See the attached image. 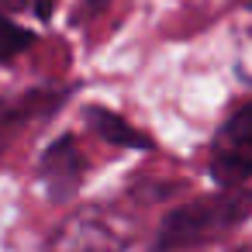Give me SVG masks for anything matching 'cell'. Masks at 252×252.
Here are the masks:
<instances>
[{"mask_svg": "<svg viewBox=\"0 0 252 252\" xmlns=\"http://www.w3.org/2000/svg\"><path fill=\"white\" fill-rule=\"evenodd\" d=\"M100 4H107V0H87V7H83V18L97 14V11H100Z\"/></svg>", "mask_w": 252, "mask_h": 252, "instance_id": "obj_8", "label": "cell"}, {"mask_svg": "<svg viewBox=\"0 0 252 252\" xmlns=\"http://www.w3.org/2000/svg\"><path fill=\"white\" fill-rule=\"evenodd\" d=\"M83 121H87V128H90L94 135H100V138L111 142V145H121V149H142V152L152 149V138H149L145 131H138L131 121H125V118H121L118 111H111V107L94 104V107L83 111Z\"/></svg>", "mask_w": 252, "mask_h": 252, "instance_id": "obj_6", "label": "cell"}, {"mask_svg": "<svg viewBox=\"0 0 252 252\" xmlns=\"http://www.w3.org/2000/svg\"><path fill=\"white\" fill-rule=\"evenodd\" d=\"M231 252H252V242H245V245H238V249H231Z\"/></svg>", "mask_w": 252, "mask_h": 252, "instance_id": "obj_9", "label": "cell"}, {"mask_svg": "<svg viewBox=\"0 0 252 252\" xmlns=\"http://www.w3.org/2000/svg\"><path fill=\"white\" fill-rule=\"evenodd\" d=\"M131 221L104 204L69 211L42 242V252H128Z\"/></svg>", "mask_w": 252, "mask_h": 252, "instance_id": "obj_2", "label": "cell"}, {"mask_svg": "<svg viewBox=\"0 0 252 252\" xmlns=\"http://www.w3.org/2000/svg\"><path fill=\"white\" fill-rule=\"evenodd\" d=\"M207 173L218 187H245L252 180V100L238 104L211 135Z\"/></svg>", "mask_w": 252, "mask_h": 252, "instance_id": "obj_3", "label": "cell"}, {"mask_svg": "<svg viewBox=\"0 0 252 252\" xmlns=\"http://www.w3.org/2000/svg\"><path fill=\"white\" fill-rule=\"evenodd\" d=\"M32 45H35V32L18 25V21H11L4 11H0V63H14Z\"/></svg>", "mask_w": 252, "mask_h": 252, "instance_id": "obj_7", "label": "cell"}, {"mask_svg": "<svg viewBox=\"0 0 252 252\" xmlns=\"http://www.w3.org/2000/svg\"><path fill=\"white\" fill-rule=\"evenodd\" d=\"M63 100H66V90H49V87L25 90L14 97H0V152H4V145L21 128H28L38 118H49Z\"/></svg>", "mask_w": 252, "mask_h": 252, "instance_id": "obj_5", "label": "cell"}, {"mask_svg": "<svg viewBox=\"0 0 252 252\" xmlns=\"http://www.w3.org/2000/svg\"><path fill=\"white\" fill-rule=\"evenodd\" d=\"M38 187L52 204H66L80 193L83 176H87V156L76 142V135H59L49 142V149L38 159Z\"/></svg>", "mask_w": 252, "mask_h": 252, "instance_id": "obj_4", "label": "cell"}, {"mask_svg": "<svg viewBox=\"0 0 252 252\" xmlns=\"http://www.w3.org/2000/svg\"><path fill=\"white\" fill-rule=\"evenodd\" d=\"M252 218V190L249 187H218L214 193H200L180 207H173L152 238L149 252H190L211 245Z\"/></svg>", "mask_w": 252, "mask_h": 252, "instance_id": "obj_1", "label": "cell"}]
</instances>
